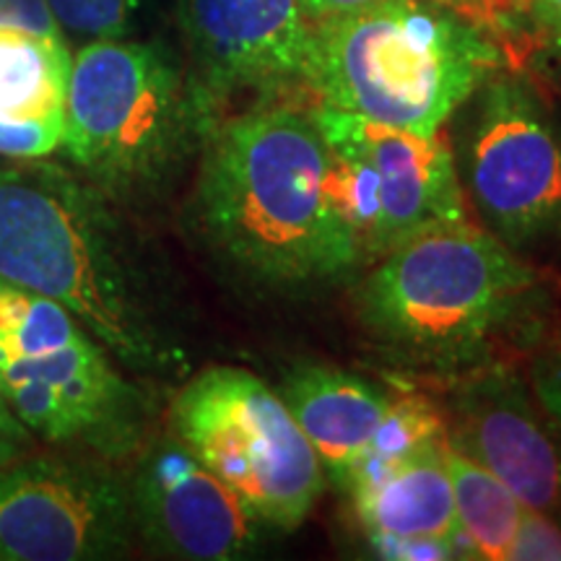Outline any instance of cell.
<instances>
[{
	"instance_id": "6da1fadb",
	"label": "cell",
	"mask_w": 561,
	"mask_h": 561,
	"mask_svg": "<svg viewBox=\"0 0 561 561\" xmlns=\"http://www.w3.org/2000/svg\"><path fill=\"white\" fill-rule=\"evenodd\" d=\"M187 219L210 257L257 294L299 299L362 273L312 107L265 100L216 123Z\"/></svg>"
},
{
	"instance_id": "7a4b0ae2",
	"label": "cell",
	"mask_w": 561,
	"mask_h": 561,
	"mask_svg": "<svg viewBox=\"0 0 561 561\" xmlns=\"http://www.w3.org/2000/svg\"><path fill=\"white\" fill-rule=\"evenodd\" d=\"M115 203L42 159L0 164V278L66 307L128 371L174 377L187 359L167 273Z\"/></svg>"
},
{
	"instance_id": "3957f363",
	"label": "cell",
	"mask_w": 561,
	"mask_h": 561,
	"mask_svg": "<svg viewBox=\"0 0 561 561\" xmlns=\"http://www.w3.org/2000/svg\"><path fill=\"white\" fill-rule=\"evenodd\" d=\"M549 286L481 224H437L354 278V320L390 367L455 380L536 333Z\"/></svg>"
},
{
	"instance_id": "277c9868",
	"label": "cell",
	"mask_w": 561,
	"mask_h": 561,
	"mask_svg": "<svg viewBox=\"0 0 561 561\" xmlns=\"http://www.w3.org/2000/svg\"><path fill=\"white\" fill-rule=\"evenodd\" d=\"M507 68L496 34L432 0H380L314 26L310 91L371 123L439 133Z\"/></svg>"
},
{
	"instance_id": "5b68a950",
	"label": "cell",
	"mask_w": 561,
	"mask_h": 561,
	"mask_svg": "<svg viewBox=\"0 0 561 561\" xmlns=\"http://www.w3.org/2000/svg\"><path fill=\"white\" fill-rule=\"evenodd\" d=\"M216 123L198 83L159 47L94 39L70 58L60 151L112 201L164 191Z\"/></svg>"
},
{
	"instance_id": "8992f818",
	"label": "cell",
	"mask_w": 561,
	"mask_h": 561,
	"mask_svg": "<svg viewBox=\"0 0 561 561\" xmlns=\"http://www.w3.org/2000/svg\"><path fill=\"white\" fill-rule=\"evenodd\" d=\"M453 117L447 140L476 224L530 263L561 255V121L541 91L502 68Z\"/></svg>"
},
{
	"instance_id": "52a82bcc",
	"label": "cell",
	"mask_w": 561,
	"mask_h": 561,
	"mask_svg": "<svg viewBox=\"0 0 561 561\" xmlns=\"http://www.w3.org/2000/svg\"><path fill=\"white\" fill-rule=\"evenodd\" d=\"M170 434L248 504L265 528L297 530L325 489L318 453L268 382L242 367H208L170 405Z\"/></svg>"
},
{
	"instance_id": "ba28073f",
	"label": "cell",
	"mask_w": 561,
	"mask_h": 561,
	"mask_svg": "<svg viewBox=\"0 0 561 561\" xmlns=\"http://www.w3.org/2000/svg\"><path fill=\"white\" fill-rule=\"evenodd\" d=\"M312 115L362 271L419 231L471 216L445 130L424 136L390 128L325 102Z\"/></svg>"
},
{
	"instance_id": "9c48e42d",
	"label": "cell",
	"mask_w": 561,
	"mask_h": 561,
	"mask_svg": "<svg viewBox=\"0 0 561 561\" xmlns=\"http://www.w3.org/2000/svg\"><path fill=\"white\" fill-rule=\"evenodd\" d=\"M136 538L128 481L94 462H0V561L121 557Z\"/></svg>"
},
{
	"instance_id": "30bf717a",
	"label": "cell",
	"mask_w": 561,
	"mask_h": 561,
	"mask_svg": "<svg viewBox=\"0 0 561 561\" xmlns=\"http://www.w3.org/2000/svg\"><path fill=\"white\" fill-rule=\"evenodd\" d=\"M123 369L94 335L83 333L53 354L3 364L0 380L26 432L125 458L144 447L149 401Z\"/></svg>"
},
{
	"instance_id": "8fae6325",
	"label": "cell",
	"mask_w": 561,
	"mask_h": 561,
	"mask_svg": "<svg viewBox=\"0 0 561 561\" xmlns=\"http://www.w3.org/2000/svg\"><path fill=\"white\" fill-rule=\"evenodd\" d=\"M447 382V442L494 473L523 507L561 520V445L530 385L504 362Z\"/></svg>"
},
{
	"instance_id": "7c38bea8",
	"label": "cell",
	"mask_w": 561,
	"mask_h": 561,
	"mask_svg": "<svg viewBox=\"0 0 561 561\" xmlns=\"http://www.w3.org/2000/svg\"><path fill=\"white\" fill-rule=\"evenodd\" d=\"M128 479L136 536L167 557L231 561L257 549L265 525L174 434L140 447Z\"/></svg>"
},
{
	"instance_id": "4fadbf2b",
	"label": "cell",
	"mask_w": 561,
	"mask_h": 561,
	"mask_svg": "<svg viewBox=\"0 0 561 561\" xmlns=\"http://www.w3.org/2000/svg\"><path fill=\"white\" fill-rule=\"evenodd\" d=\"M182 30L214 107L234 91L310 89L314 26L299 0H182Z\"/></svg>"
},
{
	"instance_id": "5bb4252c",
	"label": "cell",
	"mask_w": 561,
	"mask_h": 561,
	"mask_svg": "<svg viewBox=\"0 0 561 561\" xmlns=\"http://www.w3.org/2000/svg\"><path fill=\"white\" fill-rule=\"evenodd\" d=\"M278 396L318 453L325 479L346 489L388 416L392 398L354 371L320 364L291 369Z\"/></svg>"
},
{
	"instance_id": "9a60e30c",
	"label": "cell",
	"mask_w": 561,
	"mask_h": 561,
	"mask_svg": "<svg viewBox=\"0 0 561 561\" xmlns=\"http://www.w3.org/2000/svg\"><path fill=\"white\" fill-rule=\"evenodd\" d=\"M445 445L447 437L421 447L396 466L385 468L375 479L348 491L369 543L430 538V541H460L468 549L455 517Z\"/></svg>"
},
{
	"instance_id": "2e32d148",
	"label": "cell",
	"mask_w": 561,
	"mask_h": 561,
	"mask_svg": "<svg viewBox=\"0 0 561 561\" xmlns=\"http://www.w3.org/2000/svg\"><path fill=\"white\" fill-rule=\"evenodd\" d=\"M70 58L62 37L0 30V117L13 123L62 121Z\"/></svg>"
},
{
	"instance_id": "e0dca14e",
	"label": "cell",
	"mask_w": 561,
	"mask_h": 561,
	"mask_svg": "<svg viewBox=\"0 0 561 561\" xmlns=\"http://www.w3.org/2000/svg\"><path fill=\"white\" fill-rule=\"evenodd\" d=\"M445 460L462 541L468 543L473 559L507 561L525 510L523 502L494 473L455 450L450 442L445 445Z\"/></svg>"
},
{
	"instance_id": "ac0fdd59",
	"label": "cell",
	"mask_w": 561,
	"mask_h": 561,
	"mask_svg": "<svg viewBox=\"0 0 561 561\" xmlns=\"http://www.w3.org/2000/svg\"><path fill=\"white\" fill-rule=\"evenodd\" d=\"M83 333L87 328L55 299L0 278V367L53 354Z\"/></svg>"
},
{
	"instance_id": "d6986e66",
	"label": "cell",
	"mask_w": 561,
	"mask_h": 561,
	"mask_svg": "<svg viewBox=\"0 0 561 561\" xmlns=\"http://www.w3.org/2000/svg\"><path fill=\"white\" fill-rule=\"evenodd\" d=\"M439 439H445V413L439 405L426 401L424 396H403L398 401L392 398L388 416L343 491L348 494L351 489L375 479L385 468L396 466L398 460L409 458L421 447L434 445Z\"/></svg>"
},
{
	"instance_id": "ffe728a7",
	"label": "cell",
	"mask_w": 561,
	"mask_h": 561,
	"mask_svg": "<svg viewBox=\"0 0 561 561\" xmlns=\"http://www.w3.org/2000/svg\"><path fill=\"white\" fill-rule=\"evenodd\" d=\"M60 32L83 42L125 39L138 13V0H47Z\"/></svg>"
},
{
	"instance_id": "44dd1931",
	"label": "cell",
	"mask_w": 561,
	"mask_h": 561,
	"mask_svg": "<svg viewBox=\"0 0 561 561\" xmlns=\"http://www.w3.org/2000/svg\"><path fill=\"white\" fill-rule=\"evenodd\" d=\"M507 561H561V520L541 510H523Z\"/></svg>"
},
{
	"instance_id": "7402d4cb",
	"label": "cell",
	"mask_w": 561,
	"mask_h": 561,
	"mask_svg": "<svg viewBox=\"0 0 561 561\" xmlns=\"http://www.w3.org/2000/svg\"><path fill=\"white\" fill-rule=\"evenodd\" d=\"M62 121L13 123L0 117V157L45 159L60 149Z\"/></svg>"
},
{
	"instance_id": "603a6c76",
	"label": "cell",
	"mask_w": 561,
	"mask_h": 561,
	"mask_svg": "<svg viewBox=\"0 0 561 561\" xmlns=\"http://www.w3.org/2000/svg\"><path fill=\"white\" fill-rule=\"evenodd\" d=\"M0 30H19L37 37H62L47 0H0Z\"/></svg>"
},
{
	"instance_id": "cb8c5ba5",
	"label": "cell",
	"mask_w": 561,
	"mask_h": 561,
	"mask_svg": "<svg viewBox=\"0 0 561 561\" xmlns=\"http://www.w3.org/2000/svg\"><path fill=\"white\" fill-rule=\"evenodd\" d=\"M530 388L549 419L561 430V343L543 351L530 367Z\"/></svg>"
},
{
	"instance_id": "d4e9b609",
	"label": "cell",
	"mask_w": 561,
	"mask_h": 561,
	"mask_svg": "<svg viewBox=\"0 0 561 561\" xmlns=\"http://www.w3.org/2000/svg\"><path fill=\"white\" fill-rule=\"evenodd\" d=\"M432 3L445 5V9L471 19L473 24L483 26V30L496 34V37H500L504 26L510 24L512 13L507 0H432Z\"/></svg>"
},
{
	"instance_id": "484cf974",
	"label": "cell",
	"mask_w": 561,
	"mask_h": 561,
	"mask_svg": "<svg viewBox=\"0 0 561 561\" xmlns=\"http://www.w3.org/2000/svg\"><path fill=\"white\" fill-rule=\"evenodd\" d=\"M517 13L543 42L561 47V0H523Z\"/></svg>"
},
{
	"instance_id": "4316f807",
	"label": "cell",
	"mask_w": 561,
	"mask_h": 561,
	"mask_svg": "<svg viewBox=\"0 0 561 561\" xmlns=\"http://www.w3.org/2000/svg\"><path fill=\"white\" fill-rule=\"evenodd\" d=\"M26 442V426L11 411L9 398H5L3 380H0V462L16 460V455Z\"/></svg>"
},
{
	"instance_id": "83f0119b",
	"label": "cell",
	"mask_w": 561,
	"mask_h": 561,
	"mask_svg": "<svg viewBox=\"0 0 561 561\" xmlns=\"http://www.w3.org/2000/svg\"><path fill=\"white\" fill-rule=\"evenodd\" d=\"M301 9H305L307 19L312 21V26L325 24V21L348 16V13L364 11L369 5L380 3V0H299Z\"/></svg>"
}]
</instances>
